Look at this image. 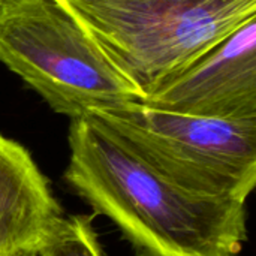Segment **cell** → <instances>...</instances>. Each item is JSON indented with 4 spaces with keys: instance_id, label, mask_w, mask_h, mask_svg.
<instances>
[{
    "instance_id": "6da1fadb",
    "label": "cell",
    "mask_w": 256,
    "mask_h": 256,
    "mask_svg": "<svg viewBox=\"0 0 256 256\" xmlns=\"http://www.w3.org/2000/svg\"><path fill=\"white\" fill-rule=\"evenodd\" d=\"M64 180L138 256H238L246 202L189 192L87 117L70 120Z\"/></svg>"
},
{
    "instance_id": "7a4b0ae2",
    "label": "cell",
    "mask_w": 256,
    "mask_h": 256,
    "mask_svg": "<svg viewBox=\"0 0 256 256\" xmlns=\"http://www.w3.org/2000/svg\"><path fill=\"white\" fill-rule=\"evenodd\" d=\"M0 63L70 120L146 92L58 0L0 2Z\"/></svg>"
},
{
    "instance_id": "3957f363",
    "label": "cell",
    "mask_w": 256,
    "mask_h": 256,
    "mask_svg": "<svg viewBox=\"0 0 256 256\" xmlns=\"http://www.w3.org/2000/svg\"><path fill=\"white\" fill-rule=\"evenodd\" d=\"M180 188L246 202L256 184V118H214L140 100L84 116Z\"/></svg>"
},
{
    "instance_id": "277c9868",
    "label": "cell",
    "mask_w": 256,
    "mask_h": 256,
    "mask_svg": "<svg viewBox=\"0 0 256 256\" xmlns=\"http://www.w3.org/2000/svg\"><path fill=\"white\" fill-rule=\"evenodd\" d=\"M58 2L92 32L146 96L256 16V0Z\"/></svg>"
},
{
    "instance_id": "5b68a950",
    "label": "cell",
    "mask_w": 256,
    "mask_h": 256,
    "mask_svg": "<svg viewBox=\"0 0 256 256\" xmlns=\"http://www.w3.org/2000/svg\"><path fill=\"white\" fill-rule=\"evenodd\" d=\"M144 104L201 117L256 118V16L156 86Z\"/></svg>"
},
{
    "instance_id": "8992f818",
    "label": "cell",
    "mask_w": 256,
    "mask_h": 256,
    "mask_svg": "<svg viewBox=\"0 0 256 256\" xmlns=\"http://www.w3.org/2000/svg\"><path fill=\"white\" fill-rule=\"evenodd\" d=\"M63 218L28 150L0 135V256L40 248Z\"/></svg>"
},
{
    "instance_id": "52a82bcc",
    "label": "cell",
    "mask_w": 256,
    "mask_h": 256,
    "mask_svg": "<svg viewBox=\"0 0 256 256\" xmlns=\"http://www.w3.org/2000/svg\"><path fill=\"white\" fill-rule=\"evenodd\" d=\"M40 252L42 256H105L92 218L81 214L63 218L40 246Z\"/></svg>"
},
{
    "instance_id": "ba28073f",
    "label": "cell",
    "mask_w": 256,
    "mask_h": 256,
    "mask_svg": "<svg viewBox=\"0 0 256 256\" xmlns=\"http://www.w3.org/2000/svg\"><path fill=\"white\" fill-rule=\"evenodd\" d=\"M12 256H42V252H40V248H38V249H32V250H22V252H18Z\"/></svg>"
},
{
    "instance_id": "9c48e42d",
    "label": "cell",
    "mask_w": 256,
    "mask_h": 256,
    "mask_svg": "<svg viewBox=\"0 0 256 256\" xmlns=\"http://www.w3.org/2000/svg\"><path fill=\"white\" fill-rule=\"evenodd\" d=\"M0 2H2V0H0Z\"/></svg>"
}]
</instances>
